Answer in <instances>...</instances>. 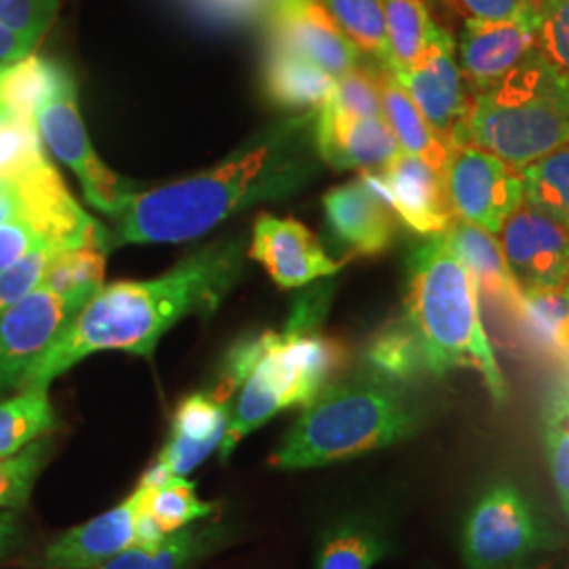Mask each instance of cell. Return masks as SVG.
<instances>
[{
  "instance_id": "obj_1",
  "label": "cell",
  "mask_w": 569,
  "mask_h": 569,
  "mask_svg": "<svg viewBox=\"0 0 569 569\" xmlns=\"http://www.w3.org/2000/svg\"><path fill=\"white\" fill-rule=\"evenodd\" d=\"M315 119L317 110H308L274 122L224 163L136 192L114 216L110 244L192 241L251 204L296 192L315 171Z\"/></svg>"
},
{
  "instance_id": "obj_2",
  "label": "cell",
  "mask_w": 569,
  "mask_h": 569,
  "mask_svg": "<svg viewBox=\"0 0 569 569\" xmlns=\"http://www.w3.org/2000/svg\"><path fill=\"white\" fill-rule=\"evenodd\" d=\"M243 268V243L222 241L199 249L159 279L103 284L30 367L20 390L49 388L63 371L103 350L150 359L171 327L190 315L216 312Z\"/></svg>"
},
{
  "instance_id": "obj_3",
  "label": "cell",
  "mask_w": 569,
  "mask_h": 569,
  "mask_svg": "<svg viewBox=\"0 0 569 569\" xmlns=\"http://www.w3.org/2000/svg\"><path fill=\"white\" fill-rule=\"evenodd\" d=\"M406 319L420 338L428 376L443 378L453 369L472 367L491 399L507 403V380L481 323L479 287L449 247L446 232L425 237L409 251Z\"/></svg>"
},
{
  "instance_id": "obj_4",
  "label": "cell",
  "mask_w": 569,
  "mask_h": 569,
  "mask_svg": "<svg viewBox=\"0 0 569 569\" xmlns=\"http://www.w3.org/2000/svg\"><path fill=\"white\" fill-rule=\"evenodd\" d=\"M420 425L422 411L407 387L363 369L329 382L305 406L270 465L281 470L326 467L395 446Z\"/></svg>"
},
{
  "instance_id": "obj_5",
  "label": "cell",
  "mask_w": 569,
  "mask_h": 569,
  "mask_svg": "<svg viewBox=\"0 0 569 569\" xmlns=\"http://www.w3.org/2000/svg\"><path fill=\"white\" fill-rule=\"evenodd\" d=\"M568 142L569 77L538 47L505 79L472 96L456 138L519 171Z\"/></svg>"
},
{
  "instance_id": "obj_6",
  "label": "cell",
  "mask_w": 569,
  "mask_h": 569,
  "mask_svg": "<svg viewBox=\"0 0 569 569\" xmlns=\"http://www.w3.org/2000/svg\"><path fill=\"white\" fill-rule=\"evenodd\" d=\"M256 359L239 388L220 446L222 462L256 428L289 407L308 406L346 366V346L321 329L264 331L256 336Z\"/></svg>"
},
{
  "instance_id": "obj_7",
  "label": "cell",
  "mask_w": 569,
  "mask_h": 569,
  "mask_svg": "<svg viewBox=\"0 0 569 569\" xmlns=\"http://www.w3.org/2000/svg\"><path fill=\"white\" fill-rule=\"evenodd\" d=\"M555 545V533L528 496L507 481L486 489L472 502L462 528L467 569L507 568Z\"/></svg>"
},
{
  "instance_id": "obj_8",
  "label": "cell",
  "mask_w": 569,
  "mask_h": 569,
  "mask_svg": "<svg viewBox=\"0 0 569 569\" xmlns=\"http://www.w3.org/2000/svg\"><path fill=\"white\" fill-rule=\"evenodd\" d=\"M37 127L42 142L56 159L70 167L82 186L87 201L108 216H117L140 183L129 182L110 171L89 142L77 84L70 72L61 79L49 100L37 112Z\"/></svg>"
},
{
  "instance_id": "obj_9",
  "label": "cell",
  "mask_w": 569,
  "mask_h": 569,
  "mask_svg": "<svg viewBox=\"0 0 569 569\" xmlns=\"http://www.w3.org/2000/svg\"><path fill=\"white\" fill-rule=\"evenodd\" d=\"M443 180L456 218L491 234H500L505 222L526 203L521 171L470 143L451 146Z\"/></svg>"
},
{
  "instance_id": "obj_10",
  "label": "cell",
  "mask_w": 569,
  "mask_h": 569,
  "mask_svg": "<svg viewBox=\"0 0 569 569\" xmlns=\"http://www.w3.org/2000/svg\"><path fill=\"white\" fill-rule=\"evenodd\" d=\"M91 296V291L56 293L39 287L0 315V399L20 390L30 367L58 340Z\"/></svg>"
},
{
  "instance_id": "obj_11",
  "label": "cell",
  "mask_w": 569,
  "mask_h": 569,
  "mask_svg": "<svg viewBox=\"0 0 569 569\" xmlns=\"http://www.w3.org/2000/svg\"><path fill=\"white\" fill-rule=\"evenodd\" d=\"M392 77L406 89L432 131L456 143L470 102L451 32L432 21L420 58L406 70L392 72Z\"/></svg>"
},
{
  "instance_id": "obj_12",
  "label": "cell",
  "mask_w": 569,
  "mask_h": 569,
  "mask_svg": "<svg viewBox=\"0 0 569 569\" xmlns=\"http://www.w3.org/2000/svg\"><path fill=\"white\" fill-rule=\"evenodd\" d=\"M323 207L329 232L350 256L385 253L397 239L401 222L388 203L378 171H363L357 180L331 188Z\"/></svg>"
},
{
  "instance_id": "obj_13",
  "label": "cell",
  "mask_w": 569,
  "mask_h": 569,
  "mask_svg": "<svg viewBox=\"0 0 569 569\" xmlns=\"http://www.w3.org/2000/svg\"><path fill=\"white\" fill-rule=\"evenodd\" d=\"M500 247L523 291L552 289L569 279V228L523 203L500 230Z\"/></svg>"
},
{
  "instance_id": "obj_14",
  "label": "cell",
  "mask_w": 569,
  "mask_h": 569,
  "mask_svg": "<svg viewBox=\"0 0 569 569\" xmlns=\"http://www.w3.org/2000/svg\"><path fill=\"white\" fill-rule=\"evenodd\" d=\"M536 47V7L509 20L467 18L456 42V58L472 93L505 79Z\"/></svg>"
},
{
  "instance_id": "obj_15",
  "label": "cell",
  "mask_w": 569,
  "mask_h": 569,
  "mask_svg": "<svg viewBox=\"0 0 569 569\" xmlns=\"http://www.w3.org/2000/svg\"><path fill=\"white\" fill-rule=\"evenodd\" d=\"M249 258L264 266L270 279L283 289L317 283L333 277L345 262L327 256L321 241L298 220L262 213L253 226Z\"/></svg>"
},
{
  "instance_id": "obj_16",
  "label": "cell",
  "mask_w": 569,
  "mask_h": 569,
  "mask_svg": "<svg viewBox=\"0 0 569 569\" xmlns=\"http://www.w3.org/2000/svg\"><path fill=\"white\" fill-rule=\"evenodd\" d=\"M315 146L333 169L382 171L401 154L385 117H355L323 103L315 119Z\"/></svg>"
},
{
  "instance_id": "obj_17",
  "label": "cell",
  "mask_w": 569,
  "mask_h": 569,
  "mask_svg": "<svg viewBox=\"0 0 569 569\" xmlns=\"http://www.w3.org/2000/svg\"><path fill=\"white\" fill-rule=\"evenodd\" d=\"M272 42L302 53L336 79L361 66L363 53L319 0H279L272 11Z\"/></svg>"
},
{
  "instance_id": "obj_18",
  "label": "cell",
  "mask_w": 569,
  "mask_h": 569,
  "mask_svg": "<svg viewBox=\"0 0 569 569\" xmlns=\"http://www.w3.org/2000/svg\"><path fill=\"white\" fill-rule=\"evenodd\" d=\"M378 173L395 216L409 230L422 237L441 234L458 220L443 176L422 159L401 152Z\"/></svg>"
},
{
  "instance_id": "obj_19",
  "label": "cell",
  "mask_w": 569,
  "mask_h": 569,
  "mask_svg": "<svg viewBox=\"0 0 569 569\" xmlns=\"http://www.w3.org/2000/svg\"><path fill=\"white\" fill-rule=\"evenodd\" d=\"M142 500L143 489L136 488L119 507L63 531L44 550V568L98 569L117 555L136 547V521L142 509Z\"/></svg>"
},
{
  "instance_id": "obj_20",
  "label": "cell",
  "mask_w": 569,
  "mask_h": 569,
  "mask_svg": "<svg viewBox=\"0 0 569 569\" xmlns=\"http://www.w3.org/2000/svg\"><path fill=\"white\" fill-rule=\"evenodd\" d=\"M230 401L213 388L194 392L178 406L169 437L157 458L173 477H186L220 449L230 418Z\"/></svg>"
},
{
  "instance_id": "obj_21",
  "label": "cell",
  "mask_w": 569,
  "mask_h": 569,
  "mask_svg": "<svg viewBox=\"0 0 569 569\" xmlns=\"http://www.w3.org/2000/svg\"><path fill=\"white\" fill-rule=\"evenodd\" d=\"M446 239L462 264L467 266L468 272L475 277L479 291L483 289L489 298L519 315L523 289L515 281L500 241H496V234L467 220H456L446 230Z\"/></svg>"
},
{
  "instance_id": "obj_22",
  "label": "cell",
  "mask_w": 569,
  "mask_h": 569,
  "mask_svg": "<svg viewBox=\"0 0 569 569\" xmlns=\"http://www.w3.org/2000/svg\"><path fill=\"white\" fill-rule=\"evenodd\" d=\"M336 77L302 53L272 42L264 66L266 96L284 110H319L326 103Z\"/></svg>"
},
{
  "instance_id": "obj_23",
  "label": "cell",
  "mask_w": 569,
  "mask_h": 569,
  "mask_svg": "<svg viewBox=\"0 0 569 569\" xmlns=\"http://www.w3.org/2000/svg\"><path fill=\"white\" fill-rule=\"evenodd\" d=\"M382 106L385 119L401 146V152L422 159L443 176L453 143L432 131L418 106L411 102L406 89L388 70L382 74Z\"/></svg>"
},
{
  "instance_id": "obj_24",
  "label": "cell",
  "mask_w": 569,
  "mask_h": 569,
  "mask_svg": "<svg viewBox=\"0 0 569 569\" xmlns=\"http://www.w3.org/2000/svg\"><path fill=\"white\" fill-rule=\"evenodd\" d=\"M68 70L34 53L0 70V114L37 122V112Z\"/></svg>"
},
{
  "instance_id": "obj_25",
  "label": "cell",
  "mask_w": 569,
  "mask_h": 569,
  "mask_svg": "<svg viewBox=\"0 0 569 569\" xmlns=\"http://www.w3.org/2000/svg\"><path fill=\"white\" fill-rule=\"evenodd\" d=\"M366 369L401 387H409L428 373L420 338L406 315L387 323L369 340Z\"/></svg>"
},
{
  "instance_id": "obj_26",
  "label": "cell",
  "mask_w": 569,
  "mask_h": 569,
  "mask_svg": "<svg viewBox=\"0 0 569 569\" xmlns=\"http://www.w3.org/2000/svg\"><path fill=\"white\" fill-rule=\"evenodd\" d=\"M220 526H194L171 533L161 547H131L98 569H188L224 540Z\"/></svg>"
},
{
  "instance_id": "obj_27",
  "label": "cell",
  "mask_w": 569,
  "mask_h": 569,
  "mask_svg": "<svg viewBox=\"0 0 569 569\" xmlns=\"http://www.w3.org/2000/svg\"><path fill=\"white\" fill-rule=\"evenodd\" d=\"M56 428L58 413L47 388H21L0 401V458L20 453Z\"/></svg>"
},
{
  "instance_id": "obj_28",
  "label": "cell",
  "mask_w": 569,
  "mask_h": 569,
  "mask_svg": "<svg viewBox=\"0 0 569 569\" xmlns=\"http://www.w3.org/2000/svg\"><path fill=\"white\" fill-rule=\"evenodd\" d=\"M517 317L536 346L569 359V279L552 289L523 291Z\"/></svg>"
},
{
  "instance_id": "obj_29",
  "label": "cell",
  "mask_w": 569,
  "mask_h": 569,
  "mask_svg": "<svg viewBox=\"0 0 569 569\" xmlns=\"http://www.w3.org/2000/svg\"><path fill=\"white\" fill-rule=\"evenodd\" d=\"M319 2L363 56H369L388 72L392 70L382 0H319Z\"/></svg>"
},
{
  "instance_id": "obj_30",
  "label": "cell",
  "mask_w": 569,
  "mask_h": 569,
  "mask_svg": "<svg viewBox=\"0 0 569 569\" xmlns=\"http://www.w3.org/2000/svg\"><path fill=\"white\" fill-rule=\"evenodd\" d=\"M523 199L569 228V142L521 169Z\"/></svg>"
},
{
  "instance_id": "obj_31",
  "label": "cell",
  "mask_w": 569,
  "mask_h": 569,
  "mask_svg": "<svg viewBox=\"0 0 569 569\" xmlns=\"http://www.w3.org/2000/svg\"><path fill=\"white\" fill-rule=\"evenodd\" d=\"M542 441L559 505L569 519V373L550 388L542 407Z\"/></svg>"
},
{
  "instance_id": "obj_32",
  "label": "cell",
  "mask_w": 569,
  "mask_h": 569,
  "mask_svg": "<svg viewBox=\"0 0 569 569\" xmlns=\"http://www.w3.org/2000/svg\"><path fill=\"white\" fill-rule=\"evenodd\" d=\"M392 70H406L420 58L430 30L427 0H382Z\"/></svg>"
},
{
  "instance_id": "obj_33",
  "label": "cell",
  "mask_w": 569,
  "mask_h": 569,
  "mask_svg": "<svg viewBox=\"0 0 569 569\" xmlns=\"http://www.w3.org/2000/svg\"><path fill=\"white\" fill-rule=\"evenodd\" d=\"M142 488V486H138ZM143 489V507L157 519L167 536L188 528L204 517H211L216 507L197 496L194 483L186 477H171L163 486Z\"/></svg>"
},
{
  "instance_id": "obj_34",
  "label": "cell",
  "mask_w": 569,
  "mask_h": 569,
  "mask_svg": "<svg viewBox=\"0 0 569 569\" xmlns=\"http://www.w3.org/2000/svg\"><path fill=\"white\" fill-rule=\"evenodd\" d=\"M387 552V540L378 531L345 526L327 536L317 569H371Z\"/></svg>"
},
{
  "instance_id": "obj_35",
  "label": "cell",
  "mask_w": 569,
  "mask_h": 569,
  "mask_svg": "<svg viewBox=\"0 0 569 569\" xmlns=\"http://www.w3.org/2000/svg\"><path fill=\"white\" fill-rule=\"evenodd\" d=\"M103 268H106V251L96 244H82L74 249H66L56 256L49 266L42 289L56 293L70 291H100L103 287Z\"/></svg>"
},
{
  "instance_id": "obj_36",
  "label": "cell",
  "mask_w": 569,
  "mask_h": 569,
  "mask_svg": "<svg viewBox=\"0 0 569 569\" xmlns=\"http://www.w3.org/2000/svg\"><path fill=\"white\" fill-rule=\"evenodd\" d=\"M51 451L53 443L42 437L20 453L0 458V510L23 509L28 505Z\"/></svg>"
},
{
  "instance_id": "obj_37",
  "label": "cell",
  "mask_w": 569,
  "mask_h": 569,
  "mask_svg": "<svg viewBox=\"0 0 569 569\" xmlns=\"http://www.w3.org/2000/svg\"><path fill=\"white\" fill-rule=\"evenodd\" d=\"M44 157L37 122L0 114V182L18 180Z\"/></svg>"
},
{
  "instance_id": "obj_38",
  "label": "cell",
  "mask_w": 569,
  "mask_h": 569,
  "mask_svg": "<svg viewBox=\"0 0 569 569\" xmlns=\"http://www.w3.org/2000/svg\"><path fill=\"white\" fill-rule=\"evenodd\" d=\"M382 74L385 68H363L346 72L336 79V84L327 98V106L355 117H385L382 106Z\"/></svg>"
},
{
  "instance_id": "obj_39",
  "label": "cell",
  "mask_w": 569,
  "mask_h": 569,
  "mask_svg": "<svg viewBox=\"0 0 569 569\" xmlns=\"http://www.w3.org/2000/svg\"><path fill=\"white\" fill-rule=\"evenodd\" d=\"M61 251H66L63 244H41L28 256H23L16 264L0 272V315L20 305L23 298H28L32 291L41 287L49 266Z\"/></svg>"
},
{
  "instance_id": "obj_40",
  "label": "cell",
  "mask_w": 569,
  "mask_h": 569,
  "mask_svg": "<svg viewBox=\"0 0 569 569\" xmlns=\"http://www.w3.org/2000/svg\"><path fill=\"white\" fill-rule=\"evenodd\" d=\"M536 47L569 77V0H536Z\"/></svg>"
},
{
  "instance_id": "obj_41",
  "label": "cell",
  "mask_w": 569,
  "mask_h": 569,
  "mask_svg": "<svg viewBox=\"0 0 569 569\" xmlns=\"http://www.w3.org/2000/svg\"><path fill=\"white\" fill-rule=\"evenodd\" d=\"M60 0H0V23L28 41H41L56 20Z\"/></svg>"
},
{
  "instance_id": "obj_42",
  "label": "cell",
  "mask_w": 569,
  "mask_h": 569,
  "mask_svg": "<svg viewBox=\"0 0 569 569\" xmlns=\"http://www.w3.org/2000/svg\"><path fill=\"white\" fill-rule=\"evenodd\" d=\"M47 243H51V241L44 239L41 232L23 218L0 224V272L9 266L16 264L18 260L28 256L30 251H34L37 247Z\"/></svg>"
},
{
  "instance_id": "obj_43",
  "label": "cell",
  "mask_w": 569,
  "mask_h": 569,
  "mask_svg": "<svg viewBox=\"0 0 569 569\" xmlns=\"http://www.w3.org/2000/svg\"><path fill=\"white\" fill-rule=\"evenodd\" d=\"M468 18L509 20L536 7V0H453Z\"/></svg>"
},
{
  "instance_id": "obj_44",
  "label": "cell",
  "mask_w": 569,
  "mask_h": 569,
  "mask_svg": "<svg viewBox=\"0 0 569 569\" xmlns=\"http://www.w3.org/2000/svg\"><path fill=\"white\" fill-rule=\"evenodd\" d=\"M23 218V203L16 183L0 182V224Z\"/></svg>"
},
{
  "instance_id": "obj_45",
  "label": "cell",
  "mask_w": 569,
  "mask_h": 569,
  "mask_svg": "<svg viewBox=\"0 0 569 569\" xmlns=\"http://www.w3.org/2000/svg\"><path fill=\"white\" fill-rule=\"evenodd\" d=\"M18 517L13 510H0V557H4L18 540Z\"/></svg>"
},
{
  "instance_id": "obj_46",
  "label": "cell",
  "mask_w": 569,
  "mask_h": 569,
  "mask_svg": "<svg viewBox=\"0 0 569 569\" xmlns=\"http://www.w3.org/2000/svg\"><path fill=\"white\" fill-rule=\"evenodd\" d=\"M500 569H538V568H533V566H528V563H523V561H521V563H512V566H507V568H500Z\"/></svg>"
},
{
  "instance_id": "obj_47",
  "label": "cell",
  "mask_w": 569,
  "mask_h": 569,
  "mask_svg": "<svg viewBox=\"0 0 569 569\" xmlns=\"http://www.w3.org/2000/svg\"><path fill=\"white\" fill-rule=\"evenodd\" d=\"M2 68H4V66H0V70H2Z\"/></svg>"
}]
</instances>
